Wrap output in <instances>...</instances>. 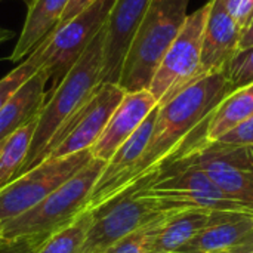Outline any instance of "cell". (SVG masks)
Segmentation results:
<instances>
[{
  "instance_id": "6da1fadb",
  "label": "cell",
  "mask_w": 253,
  "mask_h": 253,
  "mask_svg": "<svg viewBox=\"0 0 253 253\" xmlns=\"http://www.w3.org/2000/svg\"><path fill=\"white\" fill-rule=\"evenodd\" d=\"M231 92L224 71H219L188 84L160 105L151 139L125 190L184 151L194 135L206 130L212 114Z\"/></svg>"
},
{
  "instance_id": "7a4b0ae2",
  "label": "cell",
  "mask_w": 253,
  "mask_h": 253,
  "mask_svg": "<svg viewBox=\"0 0 253 253\" xmlns=\"http://www.w3.org/2000/svg\"><path fill=\"white\" fill-rule=\"evenodd\" d=\"M104 39L105 25L95 36L77 62L70 68L61 83L46 96V102L36 120V129L27 160L16 178L44 160L46 151L55 135L102 84Z\"/></svg>"
},
{
  "instance_id": "3957f363",
  "label": "cell",
  "mask_w": 253,
  "mask_h": 253,
  "mask_svg": "<svg viewBox=\"0 0 253 253\" xmlns=\"http://www.w3.org/2000/svg\"><path fill=\"white\" fill-rule=\"evenodd\" d=\"M190 0H151L125 58L119 86L125 92L150 89L153 76L188 18Z\"/></svg>"
},
{
  "instance_id": "277c9868",
  "label": "cell",
  "mask_w": 253,
  "mask_h": 253,
  "mask_svg": "<svg viewBox=\"0 0 253 253\" xmlns=\"http://www.w3.org/2000/svg\"><path fill=\"white\" fill-rule=\"evenodd\" d=\"M107 162L92 159L56 191L34 208L3 224V240L50 236L84 212L87 199Z\"/></svg>"
},
{
  "instance_id": "5b68a950",
  "label": "cell",
  "mask_w": 253,
  "mask_h": 253,
  "mask_svg": "<svg viewBox=\"0 0 253 253\" xmlns=\"http://www.w3.org/2000/svg\"><path fill=\"white\" fill-rule=\"evenodd\" d=\"M179 154L166 163L163 173L151 185L141 190L142 196L151 199L166 211L184 212L208 209L233 213H253V209L249 206L227 197L206 173L184 162Z\"/></svg>"
},
{
  "instance_id": "8992f818",
  "label": "cell",
  "mask_w": 253,
  "mask_h": 253,
  "mask_svg": "<svg viewBox=\"0 0 253 253\" xmlns=\"http://www.w3.org/2000/svg\"><path fill=\"white\" fill-rule=\"evenodd\" d=\"M144 188V185L136 182L92 211L93 221L82 253H105L117 242L156 219L170 213H179V211L162 209L156 202L142 196L141 190Z\"/></svg>"
},
{
  "instance_id": "52a82bcc",
  "label": "cell",
  "mask_w": 253,
  "mask_h": 253,
  "mask_svg": "<svg viewBox=\"0 0 253 253\" xmlns=\"http://www.w3.org/2000/svg\"><path fill=\"white\" fill-rule=\"evenodd\" d=\"M196 138L179 157L196 166L230 199L253 209V147Z\"/></svg>"
},
{
  "instance_id": "ba28073f",
  "label": "cell",
  "mask_w": 253,
  "mask_h": 253,
  "mask_svg": "<svg viewBox=\"0 0 253 253\" xmlns=\"http://www.w3.org/2000/svg\"><path fill=\"white\" fill-rule=\"evenodd\" d=\"M93 159L90 150L46 157L0 190V221L4 224L39 205Z\"/></svg>"
},
{
  "instance_id": "9c48e42d",
  "label": "cell",
  "mask_w": 253,
  "mask_h": 253,
  "mask_svg": "<svg viewBox=\"0 0 253 253\" xmlns=\"http://www.w3.org/2000/svg\"><path fill=\"white\" fill-rule=\"evenodd\" d=\"M114 0H96L65 22H59L43 40V67L49 77L47 95L61 83L70 68L102 30Z\"/></svg>"
},
{
  "instance_id": "30bf717a",
  "label": "cell",
  "mask_w": 253,
  "mask_h": 253,
  "mask_svg": "<svg viewBox=\"0 0 253 253\" xmlns=\"http://www.w3.org/2000/svg\"><path fill=\"white\" fill-rule=\"evenodd\" d=\"M209 10L211 0L190 13L179 34L165 52L148 89L159 102V107L194 82L200 65Z\"/></svg>"
},
{
  "instance_id": "8fae6325",
  "label": "cell",
  "mask_w": 253,
  "mask_h": 253,
  "mask_svg": "<svg viewBox=\"0 0 253 253\" xmlns=\"http://www.w3.org/2000/svg\"><path fill=\"white\" fill-rule=\"evenodd\" d=\"M125 95L126 92L117 83H102L93 96L55 135L46 157H64L90 150Z\"/></svg>"
},
{
  "instance_id": "7c38bea8",
  "label": "cell",
  "mask_w": 253,
  "mask_h": 253,
  "mask_svg": "<svg viewBox=\"0 0 253 253\" xmlns=\"http://www.w3.org/2000/svg\"><path fill=\"white\" fill-rule=\"evenodd\" d=\"M151 0H114L105 22L102 83H119L130 43Z\"/></svg>"
},
{
  "instance_id": "4fadbf2b",
  "label": "cell",
  "mask_w": 253,
  "mask_h": 253,
  "mask_svg": "<svg viewBox=\"0 0 253 253\" xmlns=\"http://www.w3.org/2000/svg\"><path fill=\"white\" fill-rule=\"evenodd\" d=\"M242 34V27L228 13L224 1L211 0V10L205 28L200 65L193 83L209 74L224 71L225 65L239 50Z\"/></svg>"
},
{
  "instance_id": "5bb4252c",
  "label": "cell",
  "mask_w": 253,
  "mask_h": 253,
  "mask_svg": "<svg viewBox=\"0 0 253 253\" xmlns=\"http://www.w3.org/2000/svg\"><path fill=\"white\" fill-rule=\"evenodd\" d=\"M157 105L159 102L148 89L126 92L122 102L108 120L102 135L90 148L93 159L108 162Z\"/></svg>"
},
{
  "instance_id": "9a60e30c",
  "label": "cell",
  "mask_w": 253,
  "mask_h": 253,
  "mask_svg": "<svg viewBox=\"0 0 253 253\" xmlns=\"http://www.w3.org/2000/svg\"><path fill=\"white\" fill-rule=\"evenodd\" d=\"M237 215L245 213H233V212H218L208 209H193L176 213L170 219H168L160 228L151 253H173L182 249L191 240L199 237L208 228L233 219Z\"/></svg>"
},
{
  "instance_id": "2e32d148",
  "label": "cell",
  "mask_w": 253,
  "mask_h": 253,
  "mask_svg": "<svg viewBox=\"0 0 253 253\" xmlns=\"http://www.w3.org/2000/svg\"><path fill=\"white\" fill-rule=\"evenodd\" d=\"M178 252H253V213L237 215L233 219L208 228Z\"/></svg>"
},
{
  "instance_id": "e0dca14e",
  "label": "cell",
  "mask_w": 253,
  "mask_h": 253,
  "mask_svg": "<svg viewBox=\"0 0 253 253\" xmlns=\"http://www.w3.org/2000/svg\"><path fill=\"white\" fill-rule=\"evenodd\" d=\"M47 84L46 71L39 70L4 104L0 110V142L39 116L46 102Z\"/></svg>"
},
{
  "instance_id": "ac0fdd59",
  "label": "cell",
  "mask_w": 253,
  "mask_h": 253,
  "mask_svg": "<svg viewBox=\"0 0 253 253\" xmlns=\"http://www.w3.org/2000/svg\"><path fill=\"white\" fill-rule=\"evenodd\" d=\"M70 0H30L28 13L10 61H24L59 24Z\"/></svg>"
},
{
  "instance_id": "d6986e66",
  "label": "cell",
  "mask_w": 253,
  "mask_h": 253,
  "mask_svg": "<svg viewBox=\"0 0 253 253\" xmlns=\"http://www.w3.org/2000/svg\"><path fill=\"white\" fill-rule=\"evenodd\" d=\"M253 116V83L233 90L215 110L208 127L206 141H218L227 132Z\"/></svg>"
},
{
  "instance_id": "ffe728a7",
  "label": "cell",
  "mask_w": 253,
  "mask_h": 253,
  "mask_svg": "<svg viewBox=\"0 0 253 253\" xmlns=\"http://www.w3.org/2000/svg\"><path fill=\"white\" fill-rule=\"evenodd\" d=\"M36 120L37 117L6 138L0 151V190L16 178L24 162L27 160L36 129Z\"/></svg>"
},
{
  "instance_id": "44dd1931",
  "label": "cell",
  "mask_w": 253,
  "mask_h": 253,
  "mask_svg": "<svg viewBox=\"0 0 253 253\" xmlns=\"http://www.w3.org/2000/svg\"><path fill=\"white\" fill-rule=\"evenodd\" d=\"M92 221V211L80 213L68 225L50 234L34 253H82Z\"/></svg>"
},
{
  "instance_id": "7402d4cb",
  "label": "cell",
  "mask_w": 253,
  "mask_h": 253,
  "mask_svg": "<svg viewBox=\"0 0 253 253\" xmlns=\"http://www.w3.org/2000/svg\"><path fill=\"white\" fill-rule=\"evenodd\" d=\"M43 67V42L21 64L0 79V110L16 93V90Z\"/></svg>"
},
{
  "instance_id": "603a6c76",
  "label": "cell",
  "mask_w": 253,
  "mask_h": 253,
  "mask_svg": "<svg viewBox=\"0 0 253 253\" xmlns=\"http://www.w3.org/2000/svg\"><path fill=\"white\" fill-rule=\"evenodd\" d=\"M175 215L176 213H170V215H166V216L156 219L154 222L148 224L147 227H144V228L129 234L127 237L122 239L120 242H117L105 253H151L153 243H154L160 228L163 227V224L168 219H170Z\"/></svg>"
},
{
  "instance_id": "cb8c5ba5",
  "label": "cell",
  "mask_w": 253,
  "mask_h": 253,
  "mask_svg": "<svg viewBox=\"0 0 253 253\" xmlns=\"http://www.w3.org/2000/svg\"><path fill=\"white\" fill-rule=\"evenodd\" d=\"M224 74L231 90H237L253 83V46L237 50L224 68Z\"/></svg>"
},
{
  "instance_id": "d4e9b609",
  "label": "cell",
  "mask_w": 253,
  "mask_h": 253,
  "mask_svg": "<svg viewBox=\"0 0 253 253\" xmlns=\"http://www.w3.org/2000/svg\"><path fill=\"white\" fill-rule=\"evenodd\" d=\"M49 236H33L15 240H0V253H34Z\"/></svg>"
},
{
  "instance_id": "484cf974",
  "label": "cell",
  "mask_w": 253,
  "mask_h": 253,
  "mask_svg": "<svg viewBox=\"0 0 253 253\" xmlns=\"http://www.w3.org/2000/svg\"><path fill=\"white\" fill-rule=\"evenodd\" d=\"M228 13L245 31L253 18V0H222Z\"/></svg>"
},
{
  "instance_id": "4316f807",
  "label": "cell",
  "mask_w": 253,
  "mask_h": 253,
  "mask_svg": "<svg viewBox=\"0 0 253 253\" xmlns=\"http://www.w3.org/2000/svg\"><path fill=\"white\" fill-rule=\"evenodd\" d=\"M219 142L234 144V145H246L253 147V116L227 132L222 138L218 139Z\"/></svg>"
},
{
  "instance_id": "83f0119b",
  "label": "cell",
  "mask_w": 253,
  "mask_h": 253,
  "mask_svg": "<svg viewBox=\"0 0 253 253\" xmlns=\"http://www.w3.org/2000/svg\"><path fill=\"white\" fill-rule=\"evenodd\" d=\"M96 0H70L59 22H65L68 19H71L73 16L79 15L80 12H83L84 9H87L90 4H93Z\"/></svg>"
},
{
  "instance_id": "f1b7e54d",
  "label": "cell",
  "mask_w": 253,
  "mask_h": 253,
  "mask_svg": "<svg viewBox=\"0 0 253 253\" xmlns=\"http://www.w3.org/2000/svg\"><path fill=\"white\" fill-rule=\"evenodd\" d=\"M253 46V22L243 31L242 39H240V44H239V50L242 49H248Z\"/></svg>"
},
{
  "instance_id": "f546056e",
  "label": "cell",
  "mask_w": 253,
  "mask_h": 253,
  "mask_svg": "<svg viewBox=\"0 0 253 253\" xmlns=\"http://www.w3.org/2000/svg\"><path fill=\"white\" fill-rule=\"evenodd\" d=\"M12 31H9V30H6V28H1L0 27V43H3V42H6V40H9L10 37H12Z\"/></svg>"
},
{
  "instance_id": "4dcf8cb0",
  "label": "cell",
  "mask_w": 253,
  "mask_h": 253,
  "mask_svg": "<svg viewBox=\"0 0 253 253\" xmlns=\"http://www.w3.org/2000/svg\"><path fill=\"white\" fill-rule=\"evenodd\" d=\"M0 240H3V222L0 221Z\"/></svg>"
},
{
  "instance_id": "1f68e13d",
  "label": "cell",
  "mask_w": 253,
  "mask_h": 253,
  "mask_svg": "<svg viewBox=\"0 0 253 253\" xmlns=\"http://www.w3.org/2000/svg\"><path fill=\"white\" fill-rule=\"evenodd\" d=\"M4 141H6V139H4ZM4 141H1V142H0V151H1V148H3V144H4Z\"/></svg>"
},
{
  "instance_id": "d6a6232c",
  "label": "cell",
  "mask_w": 253,
  "mask_h": 253,
  "mask_svg": "<svg viewBox=\"0 0 253 253\" xmlns=\"http://www.w3.org/2000/svg\"><path fill=\"white\" fill-rule=\"evenodd\" d=\"M173 253H199V252H173Z\"/></svg>"
},
{
  "instance_id": "836d02e7",
  "label": "cell",
  "mask_w": 253,
  "mask_h": 253,
  "mask_svg": "<svg viewBox=\"0 0 253 253\" xmlns=\"http://www.w3.org/2000/svg\"><path fill=\"white\" fill-rule=\"evenodd\" d=\"M252 22H253V18H252ZM252 22H251V24H252Z\"/></svg>"
},
{
  "instance_id": "e575fe53",
  "label": "cell",
  "mask_w": 253,
  "mask_h": 253,
  "mask_svg": "<svg viewBox=\"0 0 253 253\" xmlns=\"http://www.w3.org/2000/svg\"><path fill=\"white\" fill-rule=\"evenodd\" d=\"M0 1H1V0H0ZM28 1H30V0H28Z\"/></svg>"
},
{
  "instance_id": "d590c367",
  "label": "cell",
  "mask_w": 253,
  "mask_h": 253,
  "mask_svg": "<svg viewBox=\"0 0 253 253\" xmlns=\"http://www.w3.org/2000/svg\"><path fill=\"white\" fill-rule=\"evenodd\" d=\"M251 253H253V252H251Z\"/></svg>"
}]
</instances>
